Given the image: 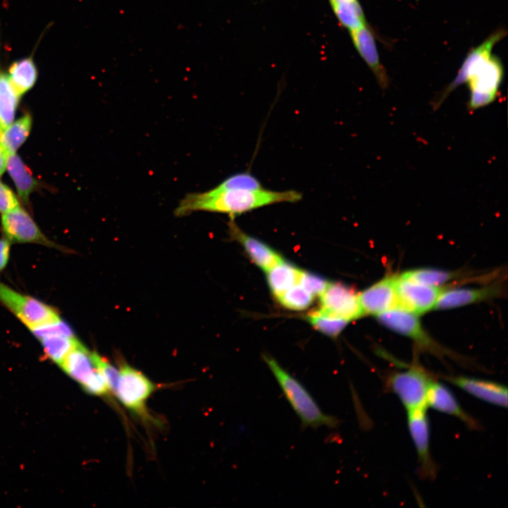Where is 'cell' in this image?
<instances>
[{"instance_id": "6da1fadb", "label": "cell", "mask_w": 508, "mask_h": 508, "mask_svg": "<svg viewBox=\"0 0 508 508\" xmlns=\"http://www.w3.org/2000/svg\"><path fill=\"white\" fill-rule=\"evenodd\" d=\"M506 35V30L499 29L468 52L452 83L433 99V110L439 109L452 92L464 83L470 92L467 104L470 112L495 101L502 82L504 68L501 61L492 55V50Z\"/></svg>"}, {"instance_id": "7a4b0ae2", "label": "cell", "mask_w": 508, "mask_h": 508, "mask_svg": "<svg viewBox=\"0 0 508 508\" xmlns=\"http://www.w3.org/2000/svg\"><path fill=\"white\" fill-rule=\"evenodd\" d=\"M302 198V193L295 190L279 191L264 187L259 189H229L217 185L207 191L186 194L176 207L174 214L183 217L194 212L205 211L226 214L233 219L264 206L296 202Z\"/></svg>"}, {"instance_id": "3957f363", "label": "cell", "mask_w": 508, "mask_h": 508, "mask_svg": "<svg viewBox=\"0 0 508 508\" xmlns=\"http://www.w3.org/2000/svg\"><path fill=\"white\" fill-rule=\"evenodd\" d=\"M262 358L304 428L315 429L325 426L336 428L339 425V420L333 416L325 413L303 384L273 357L264 354Z\"/></svg>"}, {"instance_id": "277c9868", "label": "cell", "mask_w": 508, "mask_h": 508, "mask_svg": "<svg viewBox=\"0 0 508 508\" xmlns=\"http://www.w3.org/2000/svg\"><path fill=\"white\" fill-rule=\"evenodd\" d=\"M432 375L423 368L413 365L406 370L394 372L387 377L386 385L398 396L407 411L426 409V399Z\"/></svg>"}, {"instance_id": "5b68a950", "label": "cell", "mask_w": 508, "mask_h": 508, "mask_svg": "<svg viewBox=\"0 0 508 508\" xmlns=\"http://www.w3.org/2000/svg\"><path fill=\"white\" fill-rule=\"evenodd\" d=\"M0 302L30 330L61 320L57 311L32 296L0 282Z\"/></svg>"}, {"instance_id": "8992f818", "label": "cell", "mask_w": 508, "mask_h": 508, "mask_svg": "<svg viewBox=\"0 0 508 508\" xmlns=\"http://www.w3.org/2000/svg\"><path fill=\"white\" fill-rule=\"evenodd\" d=\"M1 225L5 238L11 243H37L64 250L42 232L30 214L20 205L1 214Z\"/></svg>"}, {"instance_id": "52a82bcc", "label": "cell", "mask_w": 508, "mask_h": 508, "mask_svg": "<svg viewBox=\"0 0 508 508\" xmlns=\"http://www.w3.org/2000/svg\"><path fill=\"white\" fill-rule=\"evenodd\" d=\"M154 389V384L141 372L125 363L121 365L116 396L126 408L145 414L146 401Z\"/></svg>"}, {"instance_id": "ba28073f", "label": "cell", "mask_w": 508, "mask_h": 508, "mask_svg": "<svg viewBox=\"0 0 508 508\" xmlns=\"http://www.w3.org/2000/svg\"><path fill=\"white\" fill-rule=\"evenodd\" d=\"M398 306L416 315L435 308L442 291L440 286L424 284L401 276L396 277Z\"/></svg>"}, {"instance_id": "9c48e42d", "label": "cell", "mask_w": 508, "mask_h": 508, "mask_svg": "<svg viewBox=\"0 0 508 508\" xmlns=\"http://www.w3.org/2000/svg\"><path fill=\"white\" fill-rule=\"evenodd\" d=\"M320 298V308L329 314L349 322L364 315L358 294L343 283H329Z\"/></svg>"}, {"instance_id": "30bf717a", "label": "cell", "mask_w": 508, "mask_h": 508, "mask_svg": "<svg viewBox=\"0 0 508 508\" xmlns=\"http://www.w3.org/2000/svg\"><path fill=\"white\" fill-rule=\"evenodd\" d=\"M407 423L418 454L419 474L423 478L433 479L436 467L430 452V428L426 409L407 411Z\"/></svg>"}, {"instance_id": "8fae6325", "label": "cell", "mask_w": 508, "mask_h": 508, "mask_svg": "<svg viewBox=\"0 0 508 508\" xmlns=\"http://www.w3.org/2000/svg\"><path fill=\"white\" fill-rule=\"evenodd\" d=\"M377 317L384 326L412 339L422 347L435 353L440 351L437 346L423 329L417 315L400 307H396Z\"/></svg>"}, {"instance_id": "7c38bea8", "label": "cell", "mask_w": 508, "mask_h": 508, "mask_svg": "<svg viewBox=\"0 0 508 508\" xmlns=\"http://www.w3.org/2000/svg\"><path fill=\"white\" fill-rule=\"evenodd\" d=\"M364 315L377 316L398 306L396 277H386L358 294Z\"/></svg>"}, {"instance_id": "4fadbf2b", "label": "cell", "mask_w": 508, "mask_h": 508, "mask_svg": "<svg viewBox=\"0 0 508 508\" xmlns=\"http://www.w3.org/2000/svg\"><path fill=\"white\" fill-rule=\"evenodd\" d=\"M352 42L368 66L374 74L378 85L385 90L389 83L385 69L382 66L374 36L367 24L349 31Z\"/></svg>"}, {"instance_id": "5bb4252c", "label": "cell", "mask_w": 508, "mask_h": 508, "mask_svg": "<svg viewBox=\"0 0 508 508\" xmlns=\"http://www.w3.org/2000/svg\"><path fill=\"white\" fill-rule=\"evenodd\" d=\"M445 379L484 401L504 408L507 406V388L501 384L465 376H450Z\"/></svg>"}, {"instance_id": "9a60e30c", "label": "cell", "mask_w": 508, "mask_h": 508, "mask_svg": "<svg viewBox=\"0 0 508 508\" xmlns=\"http://www.w3.org/2000/svg\"><path fill=\"white\" fill-rule=\"evenodd\" d=\"M426 405L427 407L458 418L470 428H479V424L461 409L450 389L435 380L428 389Z\"/></svg>"}, {"instance_id": "2e32d148", "label": "cell", "mask_w": 508, "mask_h": 508, "mask_svg": "<svg viewBox=\"0 0 508 508\" xmlns=\"http://www.w3.org/2000/svg\"><path fill=\"white\" fill-rule=\"evenodd\" d=\"M231 236L240 243L252 261L260 268L267 271L283 259L267 244L244 233L233 221H230Z\"/></svg>"}, {"instance_id": "e0dca14e", "label": "cell", "mask_w": 508, "mask_h": 508, "mask_svg": "<svg viewBox=\"0 0 508 508\" xmlns=\"http://www.w3.org/2000/svg\"><path fill=\"white\" fill-rule=\"evenodd\" d=\"M500 287L492 285L482 288H455L442 290L435 309L445 310L458 308L482 300L488 299L500 293Z\"/></svg>"}, {"instance_id": "ac0fdd59", "label": "cell", "mask_w": 508, "mask_h": 508, "mask_svg": "<svg viewBox=\"0 0 508 508\" xmlns=\"http://www.w3.org/2000/svg\"><path fill=\"white\" fill-rule=\"evenodd\" d=\"M6 169L15 184L19 199L28 205L30 195L40 186V182L16 153L8 155Z\"/></svg>"}, {"instance_id": "d6986e66", "label": "cell", "mask_w": 508, "mask_h": 508, "mask_svg": "<svg viewBox=\"0 0 508 508\" xmlns=\"http://www.w3.org/2000/svg\"><path fill=\"white\" fill-rule=\"evenodd\" d=\"M59 366L81 385L97 369L91 352L80 342L71 350Z\"/></svg>"}, {"instance_id": "ffe728a7", "label": "cell", "mask_w": 508, "mask_h": 508, "mask_svg": "<svg viewBox=\"0 0 508 508\" xmlns=\"http://www.w3.org/2000/svg\"><path fill=\"white\" fill-rule=\"evenodd\" d=\"M6 74L20 97L35 86L38 78L37 68L32 56L13 61Z\"/></svg>"}, {"instance_id": "44dd1931", "label": "cell", "mask_w": 508, "mask_h": 508, "mask_svg": "<svg viewBox=\"0 0 508 508\" xmlns=\"http://www.w3.org/2000/svg\"><path fill=\"white\" fill-rule=\"evenodd\" d=\"M266 272L270 290L277 298L298 284L302 270L282 260Z\"/></svg>"}, {"instance_id": "7402d4cb", "label": "cell", "mask_w": 508, "mask_h": 508, "mask_svg": "<svg viewBox=\"0 0 508 508\" xmlns=\"http://www.w3.org/2000/svg\"><path fill=\"white\" fill-rule=\"evenodd\" d=\"M32 123L31 115L25 114L0 133V143L8 155L16 153L25 142L30 135Z\"/></svg>"}, {"instance_id": "603a6c76", "label": "cell", "mask_w": 508, "mask_h": 508, "mask_svg": "<svg viewBox=\"0 0 508 508\" xmlns=\"http://www.w3.org/2000/svg\"><path fill=\"white\" fill-rule=\"evenodd\" d=\"M20 96L0 68V133L13 122Z\"/></svg>"}, {"instance_id": "cb8c5ba5", "label": "cell", "mask_w": 508, "mask_h": 508, "mask_svg": "<svg viewBox=\"0 0 508 508\" xmlns=\"http://www.w3.org/2000/svg\"><path fill=\"white\" fill-rule=\"evenodd\" d=\"M47 357L59 365L65 357L80 341L75 337L62 334H53L39 339Z\"/></svg>"}, {"instance_id": "d4e9b609", "label": "cell", "mask_w": 508, "mask_h": 508, "mask_svg": "<svg viewBox=\"0 0 508 508\" xmlns=\"http://www.w3.org/2000/svg\"><path fill=\"white\" fill-rule=\"evenodd\" d=\"M307 320L318 331L331 337L338 336L349 322L321 308L310 312Z\"/></svg>"}, {"instance_id": "484cf974", "label": "cell", "mask_w": 508, "mask_h": 508, "mask_svg": "<svg viewBox=\"0 0 508 508\" xmlns=\"http://www.w3.org/2000/svg\"><path fill=\"white\" fill-rule=\"evenodd\" d=\"M400 276L424 284L440 286L456 278L458 273L436 269L421 268L404 272Z\"/></svg>"}, {"instance_id": "4316f807", "label": "cell", "mask_w": 508, "mask_h": 508, "mask_svg": "<svg viewBox=\"0 0 508 508\" xmlns=\"http://www.w3.org/2000/svg\"><path fill=\"white\" fill-rule=\"evenodd\" d=\"M314 296L299 284H297L277 297L285 308L293 310H302L308 308Z\"/></svg>"}, {"instance_id": "83f0119b", "label": "cell", "mask_w": 508, "mask_h": 508, "mask_svg": "<svg viewBox=\"0 0 508 508\" xmlns=\"http://www.w3.org/2000/svg\"><path fill=\"white\" fill-rule=\"evenodd\" d=\"M91 355L95 367L105 380L109 391L116 395L119 380V370L96 351L91 352Z\"/></svg>"}, {"instance_id": "f1b7e54d", "label": "cell", "mask_w": 508, "mask_h": 508, "mask_svg": "<svg viewBox=\"0 0 508 508\" xmlns=\"http://www.w3.org/2000/svg\"><path fill=\"white\" fill-rule=\"evenodd\" d=\"M218 186L229 189H259L263 188L261 182L248 171L230 176Z\"/></svg>"}, {"instance_id": "f546056e", "label": "cell", "mask_w": 508, "mask_h": 508, "mask_svg": "<svg viewBox=\"0 0 508 508\" xmlns=\"http://www.w3.org/2000/svg\"><path fill=\"white\" fill-rule=\"evenodd\" d=\"M298 284L313 296H320L329 283L320 277L302 271Z\"/></svg>"}, {"instance_id": "4dcf8cb0", "label": "cell", "mask_w": 508, "mask_h": 508, "mask_svg": "<svg viewBox=\"0 0 508 508\" xmlns=\"http://www.w3.org/2000/svg\"><path fill=\"white\" fill-rule=\"evenodd\" d=\"M82 386L85 391L94 395H108L110 392L105 380L97 368Z\"/></svg>"}, {"instance_id": "1f68e13d", "label": "cell", "mask_w": 508, "mask_h": 508, "mask_svg": "<svg viewBox=\"0 0 508 508\" xmlns=\"http://www.w3.org/2000/svg\"><path fill=\"white\" fill-rule=\"evenodd\" d=\"M19 205L16 195L8 186L0 181V213H6Z\"/></svg>"}, {"instance_id": "d6a6232c", "label": "cell", "mask_w": 508, "mask_h": 508, "mask_svg": "<svg viewBox=\"0 0 508 508\" xmlns=\"http://www.w3.org/2000/svg\"><path fill=\"white\" fill-rule=\"evenodd\" d=\"M11 242L6 238L0 239V272L4 270L9 260Z\"/></svg>"}, {"instance_id": "836d02e7", "label": "cell", "mask_w": 508, "mask_h": 508, "mask_svg": "<svg viewBox=\"0 0 508 508\" xmlns=\"http://www.w3.org/2000/svg\"><path fill=\"white\" fill-rule=\"evenodd\" d=\"M8 155V152L0 143V176L6 170Z\"/></svg>"}]
</instances>
